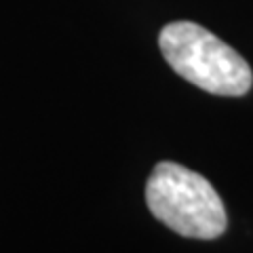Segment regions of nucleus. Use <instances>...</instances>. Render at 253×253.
<instances>
[{"label":"nucleus","instance_id":"obj_1","mask_svg":"<svg viewBox=\"0 0 253 253\" xmlns=\"http://www.w3.org/2000/svg\"><path fill=\"white\" fill-rule=\"evenodd\" d=\"M158 46L165 61L181 78L207 93L241 97L253 84L249 63L199 23H167L158 34Z\"/></svg>","mask_w":253,"mask_h":253},{"label":"nucleus","instance_id":"obj_2","mask_svg":"<svg viewBox=\"0 0 253 253\" xmlns=\"http://www.w3.org/2000/svg\"><path fill=\"white\" fill-rule=\"evenodd\" d=\"M146 203L161 224L186 239L213 241L226 232V207L215 188L184 165L158 163L148 177Z\"/></svg>","mask_w":253,"mask_h":253}]
</instances>
